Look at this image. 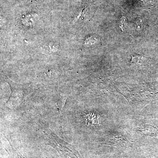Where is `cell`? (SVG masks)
Segmentation results:
<instances>
[{"instance_id": "3", "label": "cell", "mask_w": 158, "mask_h": 158, "mask_svg": "<svg viewBox=\"0 0 158 158\" xmlns=\"http://www.w3.org/2000/svg\"><path fill=\"white\" fill-rule=\"evenodd\" d=\"M132 60L133 62H135L136 64H142L144 62V57L139 56H133Z\"/></svg>"}, {"instance_id": "1", "label": "cell", "mask_w": 158, "mask_h": 158, "mask_svg": "<svg viewBox=\"0 0 158 158\" xmlns=\"http://www.w3.org/2000/svg\"><path fill=\"white\" fill-rule=\"evenodd\" d=\"M11 93L6 105L10 109H15L22 103L27 93L20 85H11Z\"/></svg>"}, {"instance_id": "2", "label": "cell", "mask_w": 158, "mask_h": 158, "mask_svg": "<svg viewBox=\"0 0 158 158\" xmlns=\"http://www.w3.org/2000/svg\"><path fill=\"white\" fill-rule=\"evenodd\" d=\"M127 25V18L124 16H122L119 19L118 22V26L121 29L122 31H124V29H125Z\"/></svg>"}]
</instances>
